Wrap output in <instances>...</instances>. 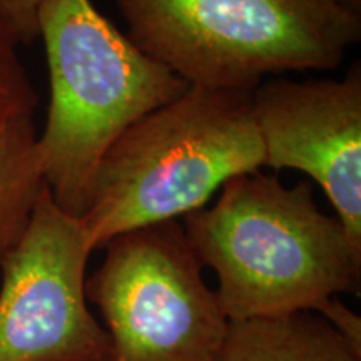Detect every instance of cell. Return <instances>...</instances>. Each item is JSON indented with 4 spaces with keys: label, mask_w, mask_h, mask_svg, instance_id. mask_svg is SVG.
I'll return each mask as SVG.
<instances>
[{
    "label": "cell",
    "mask_w": 361,
    "mask_h": 361,
    "mask_svg": "<svg viewBox=\"0 0 361 361\" xmlns=\"http://www.w3.org/2000/svg\"><path fill=\"white\" fill-rule=\"evenodd\" d=\"M183 226L194 255L216 273L229 322L316 313L331 298L360 293L361 250L319 209L310 180L288 188L259 171L239 176Z\"/></svg>",
    "instance_id": "1"
},
{
    "label": "cell",
    "mask_w": 361,
    "mask_h": 361,
    "mask_svg": "<svg viewBox=\"0 0 361 361\" xmlns=\"http://www.w3.org/2000/svg\"><path fill=\"white\" fill-rule=\"evenodd\" d=\"M261 168L252 90L189 85L111 144L80 223L96 251L123 233L184 219Z\"/></svg>",
    "instance_id": "2"
},
{
    "label": "cell",
    "mask_w": 361,
    "mask_h": 361,
    "mask_svg": "<svg viewBox=\"0 0 361 361\" xmlns=\"http://www.w3.org/2000/svg\"><path fill=\"white\" fill-rule=\"evenodd\" d=\"M37 30L51 87L39 133L45 184L56 204L80 219L111 144L189 84L144 54L92 0H40Z\"/></svg>",
    "instance_id": "3"
},
{
    "label": "cell",
    "mask_w": 361,
    "mask_h": 361,
    "mask_svg": "<svg viewBox=\"0 0 361 361\" xmlns=\"http://www.w3.org/2000/svg\"><path fill=\"white\" fill-rule=\"evenodd\" d=\"M128 37L189 85L255 90L333 71L361 39L345 0H114Z\"/></svg>",
    "instance_id": "4"
},
{
    "label": "cell",
    "mask_w": 361,
    "mask_h": 361,
    "mask_svg": "<svg viewBox=\"0 0 361 361\" xmlns=\"http://www.w3.org/2000/svg\"><path fill=\"white\" fill-rule=\"evenodd\" d=\"M85 279L101 311L107 361H214L229 319L202 276L180 221L112 238Z\"/></svg>",
    "instance_id": "5"
},
{
    "label": "cell",
    "mask_w": 361,
    "mask_h": 361,
    "mask_svg": "<svg viewBox=\"0 0 361 361\" xmlns=\"http://www.w3.org/2000/svg\"><path fill=\"white\" fill-rule=\"evenodd\" d=\"M92 251L80 219L45 188L0 266V361H107L109 338L85 296Z\"/></svg>",
    "instance_id": "6"
},
{
    "label": "cell",
    "mask_w": 361,
    "mask_h": 361,
    "mask_svg": "<svg viewBox=\"0 0 361 361\" xmlns=\"http://www.w3.org/2000/svg\"><path fill=\"white\" fill-rule=\"evenodd\" d=\"M252 112L264 168L308 176L361 250L360 62L343 79H266L252 90Z\"/></svg>",
    "instance_id": "7"
},
{
    "label": "cell",
    "mask_w": 361,
    "mask_h": 361,
    "mask_svg": "<svg viewBox=\"0 0 361 361\" xmlns=\"http://www.w3.org/2000/svg\"><path fill=\"white\" fill-rule=\"evenodd\" d=\"M214 361H361V348L314 311L229 322Z\"/></svg>",
    "instance_id": "8"
},
{
    "label": "cell",
    "mask_w": 361,
    "mask_h": 361,
    "mask_svg": "<svg viewBox=\"0 0 361 361\" xmlns=\"http://www.w3.org/2000/svg\"><path fill=\"white\" fill-rule=\"evenodd\" d=\"M45 188L34 114H0V266L25 234Z\"/></svg>",
    "instance_id": "9"
},
{
    "label": "cell",
    "mask_w": 361,
    "mask_h": 361,
    "mask_svg": "<svg viewBox=\"0 0 361 361\" xmlns=\"http://www.w3.org/2000/svg\"><path fill=\"white\" fill-rule=\"evenodd\" d=\"M17 47L19 42L0 20V114H34L39 102Z\"/></svg>",
    "instance_id": "10"
},
{
    "label": "cell",
    "mask_w": 361,
    "mask_h": 361,
    "mask_svg": "<svg viewBox=\"0 0 361 361\" xmlns=\"http://www.w3.org/2000/svg\"><path fill=\"white\" fill-rule=\"evenodd\" d=\"M40 0H0V20L20 44L39 37L37 8Z\"/></svg>",
    "instance_id": "11"
},
{
    "label": "cell",
    "mask_w": 361,
    "mask_h": 361,
    "mask_svg": "<svg viewBox=\"0 0 361 361\" xmlns=\"http://www.w3.org/2000/svg\"><path fill=\"white\" fill-rule=\"evenodd\" d=\"M316 313H319L336 328L356 348H361V318L338 298H331Z\"/></svg>",
    "instance_id": "12"
},
{
    "label": "cell",
    "mask_w": 361,
    "mask_h": 361,
    "mask_svg": "<svg viewBox=\"0 0 361 361\" xmlns=\"http://www.w3.org/2000/svg\"><path fill=\"white\" fill-rule=\"evenodd\" d=\"M346 4H348L350 7H353L355 11H360L361 12V0H345Z\"/></svg>",
    "instance_id": "13"
}]
</instances>
